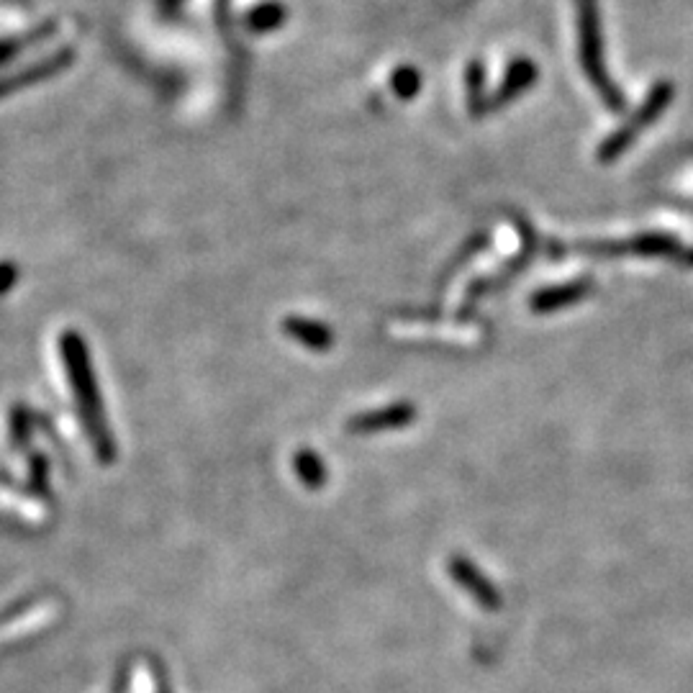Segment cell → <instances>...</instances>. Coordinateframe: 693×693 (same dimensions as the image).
Returning <instances> with one entry per match:
<instances>
[{
  "instance_id": "3957f363",
  "label": "cell",
  "mask_w": 693,
  "mask_h": 693,
  "mask_svg": "<svg viewBox=\"0 0 693 693\" xmlns=\"http://www.w3.org/2000/svg\"><path fill=\"white\" fill-rule=\"evenodd\" d=\"M673 101V85L670 83H658L655 88L647 93L645 103H642V108L637 113H634L632 119L627 121V124L622 126L619 131H614L609 139H606L604 144H601L599 149V160L601 162H611L616 160L619 154L624 152V149L629 147V144L634 142V137L640 134L642 129H647L650 124H655V121L660 119V113L668 108V103Z\"/></svg>"
},
{
  "instance_id": "6da1fadb",
  "label": "cell",
  "mask_w": 693,
  "mask_h": 693,
  "mask_svg": "<svg viewBox=\"0 0 693 693\" xmlns=\"http://www.w3.org/2000/svg\"><path fill=\"white\" fill-rule=\"evenodd\" d=\"M62 352H65L67 373L72 380V391H75L80 411H83L85 427H88L90 439H93L95 452L103 462H111L116 450H113V439L106 429V414L101 409V398H98V388H95L93 370L88 362V350H85L83 339L75 332H67L62 337Z\"/></svg>"
},
{
  "instance_id": "ba28073f",
  "label": "cell",
  "mask_w": 693,
  "mask_h": 693,
  "mask_svg": "<svg viewBox=\"0 0 693 693\" xmlns=\"http://www.w3.org/2000/svg\"><path fill=\"white\" fill-rule=\"evenodd\" d=\"M586 293V285H563V288H552V291L539 293L532 301V308L537 311H552V308H560L565 303L578 301V296Z\"/></svg>"
},
{
  "instance_id": "9c48e42d",
  "label": "cell",
  "mask_w": 693,
  "mask_h": 693,
  "mask_svg": "<svg viewBox=\"0 0 693 693\" xmlns=\"http://www.w3.org/2000/svg\"><path fill=\"white\" fill-rule=\"evenodd\" d=\"M391 88L393 93L398 95V98H403V101H409V98H416V93H419L421 88V75L416 67L411 65H401L393 70L391 75Z\"/></svg>"
},
{
  "instance_id": "8fae6325",
  "label": "cell",
  "mask_w": 693,
  "mask_h": 693,
  "mask_svg": "<svg viewBox=\"0 0 693 693\" xmlns=\"http://www.w3.org/2000/svg\"><path fill=\"white\" fill-rule=\"evenodd\" d=\"M18 273L11 262H0V293H6L13 283H16Z\"/></svg>"
},
{
  "instance_id": "52a82bcc",
  "label": "cell",
  "mask_w": 693,
  "mask_h": 693,
  "mask_svg": "<svg viewBox=\"0 0 693 693\" xmlns=\"http://www.w3.org/2000/svg\"><path fill=\"white\" fill-rule=\"evenodd\" d=\"M450 570H452V573H455V578L462 583V586L468 588L470 593H475V599H478L480 604H486V609H496V606H498L496 591H493V588L488 586V583L483 581V578H480L478 570L470 568V565L465 563V560H455Z\"/></svg>"
},
{
  "instance_id": "5b68a950",
  "label": "cell",
  "mask_w": 693,
  "mask_h": 693,
  "mask_svg": "<svg viewBox=\"0 0 693 693\" xmlns=\"http://www.w3.org/2000/svg\"><path fill=\"white\" fill-rule=\"evenodd\" d=\"M414 419V409L401 403V406H388V409L373 411V414L357 416L350 424L352 432H383V429H396L409 424Z\"/></svg>"
},
{
  "instance_id": "8992f818",
  "label": "cell",
  "mask_w": 693,
  "mask_h": 693,
  "mask_svg": "<svg viewBox=\"0 0 693 693\" xmlns=\"http://www.w3.org/2000/svg\"><path fill=\"white\" fill-rule=\"evenodd\" d=\"M283 329L291 334L296 342L306 344L311 350H326V347H332V332H329L326 326L316 324V321L288 319L283 324Z\"/></svg>"
},
{
  "instance_id": "277c9868",
  "label": "cell",
  "mask_w": 693,
  "mask_h": 693,
  "mask_svg": "<svg viewBox=\"0 0 693 693\" xmlns=\"http://www.w3.org/2000/svg\"><path fill=\"white\" fill-rule=\"evenodd\" d=\"M537 80V65L529 60H516L511 62L509 70L504 75V83L498 88V93L493 95L488 106H504V103L514 101L516 95H522L529 85Z\"/></svg>"
},
{
  "instance_id": "30bf717a",
  "label": "cell",
  "mask_w": 693,
  "mask_h": 693,
  "mask_svg": "<svg viewBox=\"0 0 693 693\" xmlns=\"http://www.w3.org/2000/svg\"><path fill=\"white\" fill-rule=\"evenodd\" d=\"M296 470L306 486L319 488L321 483H324V475H326L324 465H321V460L314 455V452H298Z\"/></svg>"
},
{
  "instance_id": "7a4b0ae2",
  "label": "cell",
  "mask_w": 693,
  "mask_h": 693,
  "mask_svg": "<svg viewBox=\"0 0 693 693\" xmlns=\"http://www.w3.org/2000/svg\"><path fill=\"white\" fill-rule=\"evenodd\" d=\"M575 24H578V60H581L583 72L601 95V101L614 111H622L624 95L611 83L609 70H606L599 0H575Z\"/></svg>"
}]
</instances>
